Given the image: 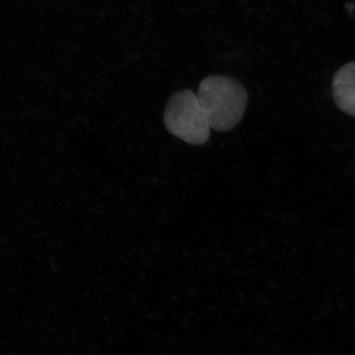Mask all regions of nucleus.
<instances>
[{
    "mask_svg": "<svg viewBox=\"0 0 355 355\" xmlns=\"http://www.w3.org/2000/svg\"><path fill=\"white\" fill-rule=\"evenodd\" d=\"M168 132L191 144L202 146L209 139L210 125L207 114L193 91L184 89L170 97L164 113Z\"/></svg>",
    "mask_w": 355,
    "mask_h": 355,
    "instance_id": "obj_2",
    "label": "nucleus"
},
{
    "mask_svg": "<svg viewBox=\"0 0 355 355\" xmlns=\"http://www.w3.org/2000/svg\"><path fill=\"white\" fill-rule=\"evenodd\" d=\"M333 96L343 113L355 118V62L343 65L333 79Z\"/></svg>",
    "mask_w": 355,
    "mask_h": 355,
    "instance_id": "obj_3",
    "label": "nucleus"
},
{
    "mask_svg": "<svg viewBox=\"0 0 355 355\" xmlns=\"http://www.w3.org/2000/svg\"><path fill=\"white\" fill-rule=\"evenodd\" d=\"M197 96L210 128L217 132H229L241 121L248 98L239 81L221 76L207 77Z\"/></svg>",
    "mask_w": 355,
    "mask_h": 355,
    "instance_id": "obj_1",
    "label": "nucleus"
}]
</instances>
